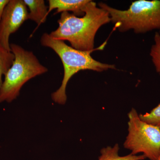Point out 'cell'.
Instances as JSON below:
<instances>
[{"mask_svg":"<svg viewBox=\"0 0 160 160\" xmlns=\"http://www.w3.org/2000/svg\"><path fill=\"white\" fill-rule=\"evenodd\" d=\"M90 0H49L48 14L53 9H56L55 14L64 12L71 11L79 17L85 14L84 9Z\"/></svg>","mask_w":160,"mask_h":160,"instance_id":"cell-7","label":"cell"},{"mask_svg":"<svg viewBox=\"0 0 160 160\" xmlns=\"http://www.w3.org/2000/svg\"><path fill=\"white\" fill-rule=\"evenodd\" d=\"M15 58L14 55L0 45V88L2 85L3 76L11 67Z\"/></svg>","mask_w":160,"mask_h":160,"instance_id":"cell-10","label":"cell"},{"mask_svg":"<svg viewBox=\"0 0 160 160\" xmlns=\"http://www.w3.org/2000/svg\"><path fill=\"white\" fill-rule=\"evenodd\" d=\"M98 6L108 12L110 22L121 32L132 29L135 33L141 34L160 30V0H138L125 10L103 2L99 3Z\"/></svg>","mask_w":160,"mask_h":160,"instance_id":"cell-3","label":"cell"},{"mask_svg":"<svg viewBox=\"0 0 160 160\" xmlns=\"http://www.w3.org/2000/svg\"><path fill=\"white\" fill-rule=\"evenodd\" d=\"M119 146L118 144L114 146H107L101 150V155L98 160H143L146 158L143 155H135L130 153L120 156L119 155Z\"/></svg>","mask_w":160,"mask_h":160,"instance_id":"cell-9","label":"cell"},{"mask_svg":"<svg viewBox=\"0 0 160 160\" xmlns=\"http://www.w3.org/2000/svg\"><path fill=\"white\" fill-rule=\"evenodd\" d=\"M9 2V0H0V21L2 18L5 8Z\"/></svg>","mask_w":160,"mask_h":160,"instance_id":"cell-13","label":"cell"},{"mask_svg":"<svg viewBox=\"0 0 160 160\" xmlns=\"http://www.w3.org/2000/svg\"><path fill=\"white\" fill-rule=\"evenodd\" d=\"M28 8L24 0H9L0 21V45L11 51L9 38L26 20Z\"/></svg>","mask_w":160,"mask_h":160,"instance_id":"cell-6","label":"cell"},{"mask_svg":"<svg viewBox=\"0 0 160 160\" xmlns=\"http://www.w3.org/2000/svg\"><path fill=\"white\" fill-rule=\"evenodd\" d=\"M157 160H160V152L159 156V157H158V158Z\"/></svg>","mask_w":160,"mask_h":160,"instance_id":"cell-14","label":"cell"},{"mask_svg":"<svg viewBox=\"0 0 160 160\" xmlns=\"http://www.w3.org/2000/svg\"><path fill=\"white\" fill-rule=\"evenodd\" d=\"M41 45L53 50L59 57L64 68V76L59 88L52 94L55 102L64 105L67 101L66 89L71 78L82 70H90L102 72L109 69H116L112 64H106L95 60L91 56L92 52L82 51L68 46L65 41L56 39L48 33H43Z\"/></svg>","mask_w":160,"mask_h":160,"instance_id":"cell-2","label":"cell"},{"mask_svg":"<svg viewBox=\"0 0 160 160\" xmlns=\"http://www.w3.org/2000/svg\"><path fill=\"white\" fill-rule=\"evenodd\" d=\"M142 121L158 127L160 129V104L153 108L149 112L139 114Z\"/></svg>","mask_w":160,"mask_h":160,"instance_id":"cell-12","label":"cell"},{"mask_svg":"<svg viewBox=\"0 0 160 160\" xmlns=\"http://www.w3.org/2000/svg\"><path fill=\"white\" fill-rule=\"evenodd\" d=\"M128 133L123 146L131 154L143 155L150 160H157L160 152V129L142 121L136 109L128 114Z\"/></svg>","mask_w":160,"mask_h":160,"instance_id":"cell-5","label":"cell"},{"mask_svg":"<svg viewBox=\"0 0 160 160\" xmlns=\"http://www.w3.org/2000/svg\"><path fill=\"white\" fill-rule=\"evenodd\" d=\"M85 14L78 17L69 12H62L58 27L49 34L56 39L68 41L71 47L82 51L92 52L96 34L102 26L110 22L108 12L89 1L84 9Z\"/></svg>","mask_w":160,"mask_h":160,"instance_id":"cell-1","label":"cell"},{"mask_svg":"<svg viewBox=\"0 0 160 160\" xmlns=\"http://www.w3.org/2000/svg\"><path fill=\"white\" fill-rule=\"evenodd\" d=\"M29 9L28 20L33 21L39 26L46 22L48 15V6L44 0H24Z\"/></svg>","mask_w":160,"mask_h":160,"instance_id":"cell-8","label":"cell"},{"mask_svg":"<svg viewBox=\"0 0 160 160\" xmlns=\"http://www.w3.org/2000/svg\"><path fill=\"white\" fill-rule=\"evenodd\" d=\"M159 33V34L160 35V30H159V31L158 32Z\"/></svg>","mask_w":160,"mask_h":160,"instance_id":"cell-15","label":"cell"},{"mask_svg":"<svg viewBox=\"0 0 160 160\" xmlns=\"http://www.w3.org/2000/svg\"><path fill=\"white\" fill-rule=\"evenodd\" d=\"M10 46L15 58L11 67L4 76L0 88V103L11 102L18 96L24 84L48 70L47 67L40 62L32 52L26 50L17 44L12 43Z\"/></svg>","mask_w":160,"mask_h":160,"instance_id":"cell-4","label":"cell"},{"mask_svg":"<svg viewBox=\"0 0 160 160\" xmlns=\"http://www.w3.org/2000/svg\"><path fill=\"white\" fill-rule=\"evenodd\" d=\"M154 41L150 49V56L157 72L160 75V35L158 32L155 33Z\"/></svg>","mask_w":160,"mask_h":160,"instance_id":"cell-11","label":"cell"}]
</instances>
